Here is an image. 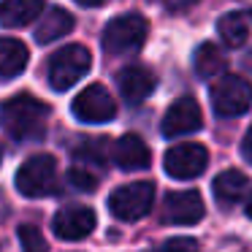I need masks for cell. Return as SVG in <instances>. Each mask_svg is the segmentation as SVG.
<instances>
[{
    "instance_id": "11",
    "label": "cell",
    "mask_w": 252,
    "mask_h": 252,
    "mask_svg": "<svg viewBox=\"0 0 252 252\" xmlns=\"http://www.w3.org/2000/svg\"><path fill=\"white\" fill-rule=\"evenodd\" d=\"M206 206L201 201V192L195 190H182V192H171L165 198V220L171 225H195L203 217Z\"/></svg>"
},
{
    "instance_id": "26",
    "label": "cell",
    "mask_w": 252,
    "mask_h": 252,
    "mask_svg": "<svg viewBox=\"0 0 252 252\" xmlns=\"http://www.w3.org/2000/svg\"><path fill=\"white\" fill-rule=\"evenodd\" d=\"M247 217H252V195H250V201H247Z\"/></svg>"
},
{
    "instance_id": "25",
    "label": "cell",
    "mask_w": 252,
    "mask_h": 252,
    "mask_svg": "<svg viewBox=\"0 0 252 252\" xmlns=\"http://www.w3.org/2000/svg\"><path fill=\"white\" fill-rule=\"evenodd\" d=\"M76 3H79V6H90V8H93V6H100L103 0H76Z\"/></svg>"
},
{
    "instance_id": "12",
    "label": "cell",
    "mask_w": 252,
    "mask_h": 252,
    "mask_svg": "<svg viewBox=\"0 0 252 252\" xmlns=\"http://www.w3.org/2000/svg\"><path fill=\"white\" fill-rule=\"evenodd\" d=\"M158 87V76L144 65H130L120 73V93L127 103H144Z\"/></svg>"
},
{
    "instance_id": "22",
    "label": "cell",
    "mask_w": 252,
    "mask_h": 252,
    "mask_svg": "<svg viewBox=\"0 0 252 252\" xmlns=\"http://www.w3.org/2000/svg\"><path fill=\"white\" fill-rule=\"evenodd\" d=\"M158 252H198L195 239H168Z\"/></svg>"
},
{
    "instance_id": "18",
    "label": "cell",
    "mask_w": 252,
    "mask_h": 252,
    "mask_svg": "<svg viewBox=\"0 0 252 252\" xmlns=\"http://www.w3.org/2000/svg\"><path fill=\"white\" fill-rule=\"evenodd\" d=\"M247 176L241 174V171H222V174L214 179V198H217L222 206H228V203H236L241 195L247 192Z\"/></svg>"
},
{
    "instance_id": "3",
    "label": "cell",
    "mask_w": 252,
    "mask_h": 252,
    "mask_svg": "<svg viewBox=\"0 0 252 252\" xmlns=\"http://www.w3.org/2000/svg\"><path fill=\"white\" fill-rule=\"evenodd\" d=\"M152 201H155L152 182H147V179L130 182V185L117 187L109 195V212L117 220H122V222H133V220H141L152 209Z\"/></svg>"
},
{
    "instance_id": "15",
    "label": "cell",
    "mask_w": 252,
    "mask_h": 252,
    "mask_svg": "<svg viewBox=\"0 0 252 252\" xmlns=\"http://www.w3.org/2000/svg\"><path fill=\"white\" fill-rule=\"evenodd\" d=\"M44 6V0H3L0 3V22L6 28H25V25L35 22Z\"/></svg>"
},
{
    "instance_id": "6",
    "label": "cell",
    "mask_w": 252,
    "mask_h": 252,
    "mask_svg": "<svg viewBox=\"0 0 252 252\" xmlns=\"http://www.w3.org/2000/svg\"><path fill=\"white\" fill-rule=\"evenodd\" d=\"M212 106L220 117H241L252 106V84L241 76H222L212 90Z\"/></svg>"
},
{
    "instance_id": "9",
    "label": "cell",
    "mask_w": 252,
    "mask_h": 252,
    "mask_svg": "<svg viewBox=\"0 0 252 252\" xmlns=\"http://www.w3.org/2000/svg\"><path fill=\"white\" fill-rule=\"evenodd\" d=\"M203 127V114L201 106H198L195 98L190 95H182L174 103L168 106L163 117V136L174 138V136H190V133L201 130Z\"/></svg>"
},
{
    "instance_id": "10",
    "label": "cell",
    "mask_w": 252,
    "mask_h": 252,
    "mask_svg": "<svg viewBox=\"0 0 252 252\" xmlns=\"http://www.w3.org/2000/svg\"><path fill=\"white\" fill-rule=\"evenodd\" d=\"M55 233L65 241H79L95 230V212L90 206H65L55 214Z\"/></svg>"
},
{
    "instance_id": "4",
    "label": "cell",
    "mask_w": 252,
    "mask_h": 252,
    "mask_svg": "<svg viewBox=\"0 0 252 252\" xmlns=\"http://www.w3.org/2000/svg\"><path fill=\"white\" fill-rule=\"evenodd\" d=\"M149 25L141 14H125V17H117L106 25L103 30V49L109 55H127V52H136L138 46L147 41Z\"/></svg>"
},
{
    "instance_id": "17",
    "label": "cell",
    "mask_w": 252,
    "mask_h": 252,
    "mask_svg": "<svg viewBox=\"0 0 252 252\" xmlns=\"http://www.w3.org/2000/svg\"><path fill=\"white\" fill-rule=\"evenodd\" d=\"M73 30V17L65 11V8H49V11L44 14V19L38 22V28H35V41L38 44H52V41L63 38V35H68Z\"/></svg>"
},
{
    "instance_id": "16",
    "label": "cell",
    "mask_w": 252,
    "mask_h": 252,
    "mask_svg": "<svg viewBox=\"0 0 252 252\" xmlns=\"http://www.w3.org/2000/svg\"><path fill=\"white\" fill-rule=\"evenodd\" d=\"M30 52L17 38H0V79H14L28 68Z\"/></svg>"
},
{
    "instance_id": "13",
    "label": "cell",
    "mask_w": 252,
    "mask_h": 252,
    "mask_svg": "<svg viewBox=\"0 0 252 252\" xmlns=\"http://www.w3.org/2000/svg\"><path fill=\"white\" fill-rule=\"evenodd\" d=\"M114 160L120 168L125 171H141L149 165V147L136 136V133H127L117 141L114 147Z\"/></svg>"
},
{
    "instance_id": "2",
    "label": "cell",
    "mask_w": 252,
    "mask_h": 252,
    "mask_svg": "<svg viewBox=\"0 0 252 252\" xmlns=\"http://www.w3.org/2000/svg\"><path fill=\"white\" fill-rule=\"evenodd\" d=\"M93 65V55L82 44H68L49 57V84L57 93L71 90Z\"/></svg>"
},
{
    "instance_id": "24",
    "label": "cell",
    "mask_w": 252,
    "mask_h": 252,
    "mask_svg": "<svg viewBox=\"0 0 252 252\" xmlns=\"http://www.w3.org/2000/svg\"><path fill=\"white\" fill-rule=\"evenodd\" d=\"M241 158H244L247 163H252V127L247 130V136L241 138Z\"/></svg>"
},
{
    "instance_id": "23",
    "label": "cell",
    "mask_w": 252,
    "mask_h": 252,
    "mask_svg": "<svg viewBox=\"0 0 252 252\" xmlns=\"http://www.w3.org/2000/svg\"><path fill=\"white\" fill-rule=\"evenodd\" d=\"M198 0H163V6L168 8V11L179 14V11H187L190 6H195Z\"/></svg>"
},
{
    "instance_id": "1",
    "label": "cell",
    "mask_w": 252,
    "mask_h": 252,
    "mask_svg": "<svg viewBox=\"0 0 252 252\" xmlns=\"http://www.w3.org/2000/svg\"><path fill=\"white\" fill-rule=\"evenodd\" d=\"M49 122V106L33 95H17L6 100L0 109V125L17 141H35L44 138Z\"/></svg>"
},
{
    "instance_id": "20",
    "label": "cell",
    "mask_w": 252,
    "mask_h": 252,
    "mask_svg": "<svg viewBox=\"0 0 252 252\" xmlns=\"http://www.w3.org/2000/svg\"><path fill=\"white\" fill-rule=\"evenodd\" d=\"M68 179H71V185L73 187H79V190H84V192H93L95 187H98V171H90L87 165L79 160L76 165L71 168V174H68Z\"/></svg>"
},
{
    "instance_id": "19",
    "label": "cell",
    "mask_w": 252,
    "mask_h": 252,
    "mask_svg": "<svg viewBox=\"0 0 252 252\" xmlns=\"http://www.w3.org/2000/svg\"><path fill=\"white\" fill-rule=\"evenodd\" d=\"M192 65H195V73L201 79H212L225 71V55L214 44H201L192 55Z\"/></svg>"
},
{
    "instance_id": "5",
    "label": "cell",
    "mask_w": 252,
    "mask_h": 252,
    "mask_svg": "<svg viewBox=\"0 0 252 252\" xmlns=\"http://www.w3.org/2000/svg\"><path fill=\"white\" fill-rule=\"evenodd\" d=\"M55 176H57V163L52 155L38 152L30 155L17 171V190L28 198H41L55 190Z\"/></svg>"
},
{
    "instance_id": "21",
    "label": "cell",
    "mask_w": 252,
    "mask_h": 252,
    "mask_svg": "<svg viewBox=\"0 0 252 252\" xmlns=\"http://www.w3.org/2000/svg\"><path fill=\"white\" fill-rule=\"evenodd\" d=\"M19 241L25 252H46V241L35 225H19Z\"/></svg>"
},
{
    "instance_id": "8",
    "label": "cell",
    "mask_w": 252,
    "mask_h": 252,
    "mask_svg": "<svg viewBox=\"0 0 252 252\" xmlns=\"http://www.w3.org/2000/svg\"><path fill=\"white\" fill-rule=\"evenodd\" d=\"M206 165H209L206 147L190 144V141L171 147L163 158L165 174L174 176V179H195V176H201L203 171H206Z\"/></svg>"
},
{
    "instance_id": "14",
    "label": "cell",
    "mask_w": 252,
    "mask_h": 252,
    "mask_svg": "<svg viewBox=\"0 0 252 252\" xmlns=\"http://www.w3.org/2000/svg\"><path fill=\"white\" fill-rule=\"evenodd\" d=\"M217 33L228 46H241L252 33V8H239V11L220 17Z\"/></svg>"
},
{
    "instance_id": "7",
    "label": "cell",
    "mask_w": 252,
    "mask_h": 252,
    "mask_svg": "<svg viewBox=\"0 0 252 252\" xmlns=\"http://www.w3.org/2000/svg\"><path fill=\"white\" fill-rule=\"evenodd\" d=\"M73 117L79 122H87V125H100V122H111L117 114V103L111 98V93L100 84H90L73 100Z\"/></svg>"
}]
</instances>
